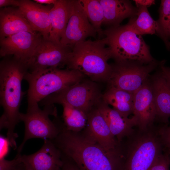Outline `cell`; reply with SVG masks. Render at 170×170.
Wrapping results in <instances>:
<instances>
[{"instance_id": "17", "label": "cell", "mask_w": 170, "mask_h": 170, "mask_svg": "<svg viewBox=\"0 0 170 170\" xmlns=\"http://www.w3.org/2000/svg\"><path fill=\"white\" fill-rule=\"evenodd\" d=\"M53 5L44 6L31 0H20L18 7L33 30L41 33L44 39H48L51 30L49 13Z\"/></svg>"}, {"instance_id": "35", "label": "cell", "mask_w": 170, "mask_h": 170, "mask_svg": "<svg viewBox=\"0 0 170 170\" xmlns=\"http://www.w3.org/2000/svg\"><path fill=\"white\" fill-rule=\"evenodd\" d=\"M170 38V26L168 28L166 32L165 36V43L167 48H168L170 46V42L169 39Z\"/></svg>"}, {"instance_id": "13", "label": "cell", "mask_w": 170, "mask_h": 170, "mask_svg": "<svg viewBox=\"0 0 170 170\" xmlns=\"http://www.w3.org/2000/svg\"><path fill=\"white\" fill-rule=\"evenodd\" d=\"M83 136L108 151L120 150L121 143L112 134L104 118L96 106L88 115Z\"/></svg>"}, {"instance_id": "29", "label": "cell", "mask_w": 170, "mask_h": 170, "mask_svg": "<svg viewBox=\"0 0 170 170\" xmlns=\"http://www.w3.org/2000/svg\"><path fill=\"white\" fill-rule=\"evenodd\" d=\"M21 154H17L12 160H8L5 157L0 159V170H16L21 163Z\"/></svg>"}, {"instance_id": "16", "label": "cell", "mask_w": 170, "mask_h": 170, "mask_svg": "<svg viewBox=\"0 0 170 170\" xmlns=\"http://www.w3.org/2000/svg\"><path fill=\"white\" fill-rule=\"evenodd\" d=\"M107 124L112 134L119 143L131 135L134 131L133 128L137 126V121L133 116L125 117L110 108L101 99L96 106Z\"/></svg>"}, {"instance_id": "6", "label": "cell", "mask_w": 170, "mask_h": 170, "mask_svg": "<svg viewBox=\"0 0 170 170\" xmlns=\"http://www.w3.org/2000/svg\"><path fill=\"white\" fill-rule=\"evenodd\" d=\"M85 75L78 71L49 68L28 71L24 79L28 84V106L38 104L48 96L82 80Z\"/></svg>"}, {"instance_id": "36", "label": "cell", "mask_w": 170, "mask_h": 170, "mask_svg": "<svg viewBox=\"0 0 170 170\" xmlns=\"http://www.w3.org/2000/svg\"><path fill=\"white\" fill-rule=\"evenodd\" d=\"M16 170H26L23 164L21 163Z\"/></svg>"}, {"instance_id": "1", "label": "cell", "mask_w": 170, "mask_h": 170, "mask_svg": "<svg viewBox=\"0 0 170 170\" xmlns=\"http://www.w3.org/2000/svg\"><path fill=\"white\" fill-rule=\"evenodd\" d=\"M0 63V104L3 112L0 119V130L7 129L6 138L10 146L16 148L14 132L16 126L20 122L19 109L25 93L22 89V81L28 71L27 63L14 56L3 57Z\"/></svg>"}, {"instance_id": "28", "label": "cell", "mask_w": 170, "mask_h": 170, "mask_svg": "<svg viewBox=\"0 0 170 170\" xmlns=\"http://www.w3.org/2000/svg\"><path fill=\"white\" fill-rule=\"evenodd\" d=\"M170 156L163 153L155 161L149 170H170Z\"/></svg>"}, {"instance_id": "18", "label": "cell", "mask_w": 170, "mask_h": 170, "mask_svg": "<svg viewBox=\"0 0 170 170\" xmlns=\"http://www.w3.org/2000/svg\"><path fill=\"white\" fill-rule=\"evenodd\" d=\"M38 32L32 28L19 8L7 7L0 10V40L20 32Z\"/></svg>"}, {"instance_id": "14", "label": "cell", "mask_w": 170, "mask_h": 170, "mask_svg": "<svg viewBox=\"0 0 170 170\" xmlns=\"http://www.w3.org/2000/svg\"><path fill=\"white\" fill-rule=\"evenodd\" d=\"M20 160L26 170H61L63 164L60 150L49 139L41 148L29 155H21Z\"/></svg>"}, {"instance_id": "2", "label": "cell", "mask_w": 170, "mask_h": 170, "mask_svg": "<svg viewBox=\"0 0 170 170\" xmlns=\"http://www.w3.org/2000/svg\"><path fill=\"white\" fill-rule=\"evenodd\" d=\"M51 140L80 170H118L121 149L116 151H107L87 139L82 134L67 130L64 127L58 136Z\"/></svg>"}, {"instance_id": "24", "label": "cell", "mask_w": 170, "mask_h": 170, "mask_svg": "<svg viewBox=\"0 0 170 170\" xmlns=\"http://www.w3.org/2000/svg\"><path fill=\"white\" fill-rule=\"evenodd\" d=\"M62 118L64 127L67 130L79 133L86 127L88 116L82 111L69 104L63 103Z\"/></svg>"}, {"instance_id": "5", "label": "cell", "mask_w": 170, "mask_h": 170, "mask_svg": "<svg viewBox=\"0 0 170 170\" xmlns=\"http://www.w3.org/2000/svg\"><path fill=\"white\" fill-rule=\"evenodd\" d=\"M103 35L105 37L102 39L116 62L146 64L155 60L142 36L126 25L110 27L103 31Z\"/></svg>"}, {"instance_id": "22", "label": "cell", "mask_w": 170, "mask_h": 170, "mask_svg": "<svg viewBox=\"0 0 170 170\" xmlns=\"http://www.w3.org/2000/svg\"><path fill=\"white\" fill-rule=\"evenodd\" d=\"M134 94L112 87L102 95L101 99L125 117L133 113Z\"/></svg>"}, {"instance_id": "27", "label": "cell", "mask_w": 170, "mask_h": 170, "mask_svg": "<svg viewBox=\"0 0 170 170\" xmlns=\"http://www.w3.org/2000/svg\"><path fill=\"white\" fill-rule=\"evenodd\" d=\"M162 143L163 152L170 156V126L163 125L157 128Z\"/></svg>"}, {"instance_id": "19", "label": "cell", "mask_w": 170, "mask_h": 170, "mask_svg": "<svg viewBox=\"0 0 170 170\" xmlns=\"http://www.w3.org/2000/svg\"><path fill=\"white\" fill-rule=\"evenodd\" d=\"M104 10L102 24L116 27L125 19L136 15L137 8L125 0H99Z\"/></svg>"}, {"instance_id": "15", "label": "cell", "mask_w": 170, "mask_h": 170, "mask_svg": "<svg viewBox=\"0 0 170 170\" xmlns=\"http://www.w3.org/2000/svg\"><path fill=\"white\" fill-rule=\"evenodd\" d=\"M133 114L138 128L145 129L153 126L156 110L151 84L148 80L134 93Z\"/></svg>"}, {"instance_id": "23", "label": "cell", "mask_w": 170, "mask_h": 170, "mask_svg": "<svg viewBox=\"0 0 170 170\" xmlns=\"http://www.w3.org/2000/svg\"><path fill=\"white\" fill-rule=\"evenodd\" d=\"M137 8L136 15L132 17L125 25L135 33L142 35L144 34L158 35L159 29L157 21L151 17L147 7L143 6Z\"/></svg>"}, {"instance_id": "31", "label": "cell", "mask_w": 170, "mask_h": 170, "mask_svg": "<svg viewBox=\"0 0 170 170\" xmlns=\"http://www.w3.org/2000/svg\"><path fill=\"white\" fill-rule=\"evenodd\" d=\"M165 60L162 61L160 65L161 72L170 87V68L165 66Z\"/></svg>"}, {"instance_id": "32", "label": "cell", "mask_w": 170, "mask_h": 170, "mask_svg": "<svg viewBox=\"0 0 170 170\" xmlns=\"http://www.w3.org/2000/svg\"><path fill=\"white\" fill-rule=\"evenodd\" d=\"M20 2V0H0V7L2 8L11 5L17 7Z\"/></svg>"}, {"instance_id": "3", "label": "cell", "mask_w": 170, "mask_h": 170, "mask_svg": "<svg viewBox=\"0 0 170 170\" xmlns=\"http://www.w3.org/2000/svg\"><path fill=\"white\" fill-rule=\"evenodd\" d=\"M122 142L118 170H149L163 153V148L156 128H138Z\"/></svg>"}, {"instance_id": "26", "label": "cell", "mask_w": 170, "mask_h": 170, "mask_svg": "<svg viewBox=\"0 0 170 170\" xmlns=\"http://www.w3.org/2000/svg\"><path fill=\"white\" fill-rule=\"evenodd\" d=\"M159 15L157 21L159 29V35L164 42L167 30L170 26V0H162L159 8Z\"/></svg>"}, {"instance_id": "34", "label": "cell", "mask_w": 170, "mask_h": 170, "mask_svg": "<svg viewBox=\"0 0 170 170\" xmlns=\"http://www.w3.org/2000/svg\"><path fill=\"white\" fill-rule=\"evenodd\" d=\"M34 2L40 4H46L48 5H54L57 0H34Z\"/></svg>"}, {"instance_id": "37", "label": "cell", "mask_w": 170, "mask_h": 170, "mask_svg": "<svg viewBox=\"0 0 170 170\" xmlns=\"http://www.w3.org/2000/svg\"><path fill=\"white\" fill-rule=\"evenodd\" d=\"M169 51H170V49H169Z\"/></svg>"}, {"instance_id": "25", "label": "cell", "mask_w": 170, "mask_h": 170, "mask_svg": "<svg viewBox=\"0 0 170 170\" xmlns=\"http://www.w3.org/2000/svg\"><path fill=\"white\" fill-rule=\"evenodd\" d=\"M91 24L97 30L99 37L103 35L101 26L104 20L102 6L99 0H78Z\"/></svg>"}, {"instance_id": "33", "label": "cell", "mask_w": 170, "mask_h": 170, "mask_svg": "<svg viewBox=\"0 0 170 170\" xmlns=\"http://www.w3.org/2000/svg\"><path fill=\"white\" fill-rule=\"evenodd\" d=\"M134 1L135 2L137 7L140 6L147 7L155 3V1L153 0H135Z\"/></svg>"}, {"instance_id": "8", "label": "cell", "mask_w": 170, "mask_h": 170, "mask_svg": "<svg viewBox=\"0 0 170 170\" xmlns=\"http://www.w3.org/2000/svg\"><path fill=\"white\" fill-rule=\"evenodd\" d=\"M102 95L94 82L82 80L48 96L40 102L44 106L65 103L88 116L101 99Z\"/></svg>"}, {"instance_id": "12", "label": "cell", "mask_w": 170, "mask_h": 170, "mask_svg": "<svg viewBox=\"0 0 170 170\" xmlns=\"http://www.w3.org/2000/svg\"><path fill=\"white\" fill-rule=\"evenodd\" d=\"M43 38L39 32L27 31L7 37L0 40V56H14L27 63Z\"/></svg>"}, {"instance_id": "21", "label": "cell", "mask_w": 170, "mask_h": 170, "mask_svg": "<svg viewBox=\"0 0 170 170\" xmlns=\"http://www.w3.org/2000/svg\"><path fill=\"white\" fill-rule=\"evenodd\" d=\"M72 0H57L49 16L51 30L48 39L58 43L64 32L70 16Z\"/></svg>"}, {"instance_id": "7", "label": "cell", "mask_w": 170, "mask_h": 170, "mask_svg": "<svg viewBox=\"0 0 170 170\" xmlns=\"http://www.w3.org/2000/svg\"><path fill=\"white\" fill-rule=\"evenodd\" d=\"M20 120L24 123V135L21 143L17 149L20 154L26 142L33 138L53 140L62 130L64 125L57 117L56 108L54 105L44 106L41 110L38 104L28 106L26 113H20Z\"/></svg>"}, {"instance_id": "20", "label": "cell", "mask_w": 170, "mask_h": 170, "mask_svg": "<svg viewBox=\"0 0 170 170\" xmlns=\"http://www.w3.org/2000/svg\"><path fill=\"white\" fill-rule=\"evenodd\" d=\"M156 110V119L168 125L170 118V87L160 72L151 83Z\"/></svg>"}, {"instance_id": "11", "label": "cell", "mask_w": 170, "mask_h": 170, "mask_svg": "<svg viewBox=\"0 0 170 170\" xmlns=\"http://www.w3.org/2000/svg\"><path fill=\"white\" fill-rule=\"evenodd\" d=\"M97 33L78 0H72L70 16L60 40L61 44L72 49L76 43L88 37L96 38Z\"/></svg>"}, {"instance_id": "10", "label": "cell", "mask_w": 170, "mask_h": 170, "mask_svg": "<svg viewBox=\"0 0 170 170\" xmlns=\"http://www.w3.org/2000/svg\"><path fill=\"white\" fill-rule=\"evenodd\" d=\"M71 48L43 38L27 62L28 71L62 67L66 64Z\"/></svg>"}, {"instance_id": "9", "label": "cell", "mask_w": 170, "mask_h": 170, "mask_svg": "<svg viewBox=\"0 0 170 170\" xmlns=\"http://www.w3.org/2000/svg\"><path fill=\"white\" fill-rule=\"evenodd\" d=\"M161 63L155 60L146 64L116 62L112 65L111 74L107 82L109 87L134 94L148 80L150 73Z\"/></svg>"}, {"instance_id": "4", "label": "cell", "mask_w": 170, "mask_h": 170, "mask_svg": "<svg viewBox=\"0 0 170 170\" xmlns=\"http://www.w3.org/2000/svg\"><path fill=\"white\" fill-rule=\"evenodd\" d=\"M102 39L85 40L76 43L69 53L67 69L78 71L94 82H108L111 74L109 49Z\"/></svg>"}, {"instance_id": "30", "label": "cell", "mask_w": 170, "mask_h": 170, "mask_svg": "<svg viewBox=\"0 0 170 170\" xmlns=\"http://www.w3.org/2000/svg\"><path fill=\"white\" fill-rule=\"evenodd\" d=\"M0 158L5 157L8 154L10 146L6 138H5L2 135L0 137Z\"/></svg>"}]
</instances>
